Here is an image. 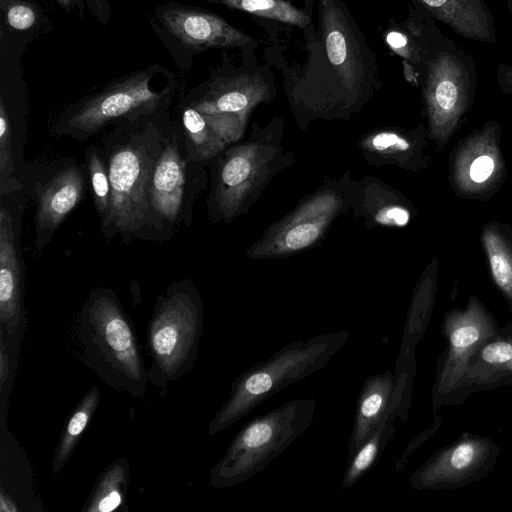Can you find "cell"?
I'll return each mask as SVG.
<instances>
[{
	"instance_id": "30",
	"label": "cell",
	"mask_w": 512,
	"mask_h": 512,
	"mask_svg": "<svg viewBox=\"0 0 512 512\" xmlns=\"http://www.w3.org/2000/svg\"><path fill=\"white\" fill-rule=\"evenodd\" d=\"M494 161L487 155L476 158L470 168V176L475 182L485 181L493 172Z\"/></svg>"
},
{
	"instance_id": "10",
	"label": "cell",
	"mask_w": 512,
	"mask_h": 512,
	"mask_svg": "<svg viewBox=\"0 0 512 512\" xmlns=\"http://www.w3.org/2000/svg\"><path fill=\"white\" fill-rule=\"evenodd\" d=\"M152 73L143 71L117 81L65 112L53 132L84 141L109 125L137 122L163 114L171 87L156 89Z\"/></svg>"
},
{
	"instance_id": "13",
	"label": "cell",
	"mask_w": 512,
	"mask_h": 512,
	"mask_svg": "<svg viewBox=\"0 0 512 512\" xmlns=\"http://www.w3.org/2000/svg\"><path fill=\"white\" fill-rule=\"evenodd\" d=\"M500 451L488 437L463 433L417 468L410 477V485L417 490L466 487L491 473Z\"/></svg>"
},
{
	"instance_id": "24",
	"label": "cell",
	"mask_w": 512,
	"mask_h": 512,
	"mask_svg": "<svg viewBox=\"0 0 512 512\" xmlns=\"http://www.w3.org/2000/svg\"><path fill=\"white\" fill-rule=\"evenodd\" d=\"M233 10L275 20L304 30L312 18L288 0H208Z\"/></svg>"
},
{
	"instance_id": "28",
	"label": "cell",
	"mask_w": 512,
	"mask_h": 512,
	"mask_svg": "<svg viewBox=\"0 0 512 512\" xmlns=\"http://www.w3.org/2000/svg\"><path fill=\"white\" fill-rule=\"evenodd\" d=\"M20 340H11L0 332V386L2 394L5 393V388L8 390L9 379L12 370V347L19 344Z\"/></svg>"
},
{
	"instance_id": "16",
	"label": "cell",
	"mask_w": 512,
	"mask_h": 512,
	"mask_svg": "<svg viewBox=\"0 0 512 512\" xmlns=\"http://www.w3.org/2000/svg\"><path fill=\"white\" fill-rule=\"evenodd\" d=\"M85 167L69 164L36 185V244L40 250L66 216L80 203L85 186Z\"/></svg>"
},
{
	"instance_id": "11",
	"label": "cell",
	"mask_w": 512,
	"mask_h": 512,
	"mask_svg": "<svg viewBox=\"0 0 512 512\" xmlns=\"http://www.w3.org/2000/svg\"><path fill=\"white\" fill-rule=\"evenodd\" d=\"M276 94L272 73L253 57L248 65L215 77L190 104L229 146L242 139L254 109Z\"/></svg>"
},
{
	"instance_id": "20",
	"label": "cell",
	"mask_w": 512,
	"mask_h": 512,
	"mask_svg": "<svg viewBox=\"0 0 512 512\" xmlns=\"http://www.w3.org/2000/svg\"><path fill=\"white\" fill-rule=\"evenodd\" d=\"M100 395L98 387L90 388L70 414L54 452L52 461L53 477L59 473L73 455L82 434L98 408Z\"/></svg>"
},
{
	"instance_id": "23",
	"label": "cell",
	"mask_w": 512,
	"mask_h": 512,
	"mask_svg": "<svg viewBox=\"0 0 512 512\" xmlns=\"http://www.w3.org/2000/svg\"><path fill=\"white\" fill-rule=\"evenodd\" d=\"M129 482V464L121 458L112 462L98 478L82 511L111 512L124 503Z\"/></svg>"
},
{
	"instance_id": "18",
	"label": "cell",
	"mask_w": 512,
	"mask_h": 512,
	"mask_svg": "<svg viewBox=\"0 0 512 512\" xmlns=\"http://www.w3.org/2000/svg\"><path fill=\"white\" fill-rule=\"evenodd\" d=\"M345 199L353 216L362 219L369 229L403 227L410 220V211L398 193L370 174L360 179L351 177Z\"/></svg>"
},
{
	"instance_id": "27",
	"label": "cell",
	"mask_w": 512,
	"mask_h": 512,
	"mask_svg": "<svg viewBox=\"0 0 512 512\" xmlns=\"http://www.w3.org/2000/svg\"><path fill=\"white\" fill-rule=\"evenodd\" d=\"M0 3L7 23L12 28L26 30L35 24V10L27 3L19 0H0Z\"/></svg>"
},
{
	"instance_id": "32",
	"label": "cell",
	"mask_w": 512,
	"mask_h": 512,
	"mask_svg": "<svg viewBox=\"0 0 512 512\" xmlns=\"http://www.w3.org/2000/svg\"><path fill=\"white\" fill-rule=\"evenodd\" d=\"M0 511L1 512H15L19 511V508L16 505V502L4 492V490H1L0 493Z\"/></svg>"
},
{
	"instance_id": "15",
	"label": "cell",
	"mask_w": 512,
	"mask_h": 512,
	"mask_svg": "<svg viewBox=\"0 0 512 512\" xmlns=\"http://www.w3.org/2000/svg\"><path fill=\"white\" fill-rule=\"evenodd\" d=\"M11 209L1 201L0 209V332L21 340L24 331L23 269Z\"/></svg>"
},
{
	"instance_id": "33",
	"label": "cell",
	"mask_w": 512,
	"mask_h": 512,
	"mask_svg": "<svg viewBox=\"0 0 512 512\" xmlns=\"http://www.w3.org/2000/svg\"><path fill=\"white\" fill-rule=\"evenodd\" d=\"M314 0H303L304 3V11L312 18L313 8H314Z\"/></svg>"
},
{
	"instance_id": "34",
	"label": "cell",
	"mask_w": 512,
	"mask_h": 512,
	"mask_svg": "<svg viewBox=\"0 0 512 512\" xmlns=\"http://www.w3.org/2000/svg\"><path fill=\"white\" fill-rule=\"evenodd\" d=\"M77 0H57L59 5L65 9L71 7Z\"/></svg>"
},
{
	"instance_id": "14",
	"label": "cell",
	"mask_w": 512,
	"mask_h": 512,
	"mask_svg": "<svg viewBox=\"0 0 512 512\" xmlns=\"http://www.w3.org/2000/svg\"><path fill=\"white\" fill-rule=\"evenodd\" d=\"M157 18L171 35L192 49L248 48L259 43L219 15L195 7L161 6Z\"/></svg>"
},
{
	"instance_id": "17",
	"label": "cell",
	"mask_w": 512,
	"mask_h": 512,
	"mask_svg": "<svg viewBox=\"0 0 512 512\" xmlns=\"http://www.w3.org/2000/svg\"><path fill=\"white\" fill-rule=\"evenodd\" d=\"M512 384V322L499 327L473 354L451 405L467 396Z\"/></svg>"
},
{
	"instance_id": "12",
	"label": "cell",
	"mask_w": 512,
	"mask_h": 512,
	"mask_svg": "<svg viewBox=\"0 0 512 512\" xmlns=\"http://www.w3.org/2000/svg\"><path fill=\"white\" fill-rule=\"evenodd\" d=\"M494 317L481 305L471 303L465 310L448 313L441 324L446 347L437 360L432 389L433 411L451 405L469 360L476 350L499 329Z\"/></svg>"
},
{
	"instance_id": "29",
	"label": "cell",
	"mask_w": 512,
	"mask_h": 512,
	"mask_svg": "<svg viewBox=\"0 0 512 512\" xmlns=\"http://www.w3.org/2000/svg\"><path fill=\"white\" fill-rule=\"evenodd\" d=\"M435 99L443 110L451 109L457 100V88L451 81L445 80L438 84L435 91Z\"/></svg>"
},
{
	"instance_id": "26",
	"label": "cell",
	"mask_w": 512,
	"mask_h": 512,
	"mask_svg": "<svg viewBox=\"0 0 512 512\" xmlns=\"http://www.w3.org/2000/svg\"><path fill=\"white\" fill-rule=\"evenodd\" d=\"M13 130L4 99H0V194L10 195L22 188L16 177Z\"/></svg>"
},
{
	"instance_id": "7",
	"label": "cell",
	"mask_w": 512,
	"mask_h": 512,
	"mask_svg": "<svg viewBox=\"0 0 512 512\" xmlns=\"http://www.w3.org/2000/svg\"><path fill=\"white\" fill-rule=\"evenodd\" d=\"M315 411L316 399H294L249 420L212 467L209 485L229 488L261 472L310 427Z\"/></svg>"
},
{
	"instance_id": "8",
	"label": "cell",
	"mask_w": 512,
	"mask_h": 512,
	"mask_svg": "<svg viewBox=\"0 0 512 512\" xmlns=\"http://www.w3.org/2000/svg\"><path fill=\"white\" fill-rule=\"evenodd\" d=\"M208 164L194 162L178 124L165 123L161 151L149 182L153 239L193 220L195 200L208 184Z\"/></svg>"
},
{
	"instance_id": "9",
	"label": "cell",
	"mask_w": 512,
	"mask_h": 512,
	"mask_svg": "<svg viewBox=\"0 0 512 512\" xmlns=\"http://www.w3.org/2000/svg\"><path fill=\"white\" fill-rule=\"evenodd\" d=\"M350 178L351 172L346 170L305 195L287 214L266 228L250 245L247 256L252 260L282 259L319 245L335 221L349 211L345 189Z\"/></svg>"
},
{
	"instance_id": "31",
	"label": "cell",
	"mask_w": 512,
	"mask_h": 512,
	"mask_svg": "<svg viewBox=\"0 0 512 512\" xmlns=\"http://www.w3.org/2000/svg\"><path fill=\"white\" fill-rule=\"evenodd\" d=\"M441 423V420L440 418L436 417L435 418V425L431 428H429L428 430L424 431L422 434L419 435L418 437V440L420 439V441H416V439H414L408 446H407V449L405 450V452L401 455V457L395 462V466H394V472L396 471H399L401 470L404 466H405V463L409 457V455L416 449V447H418L421 443H423L427 438H429L433 433L434 431H436V429L438 428V426L440 425Z\"/></svg>"
},
{
	"instance_id": "22",
	"label": "cell",
	"mask_w": 512,
	"mask_h": 512,
	"mask_svg": "<svg viewBox=\"0 0 512 512\" xmlns=\"http://www.w3.org/2000/svg\"><path fill=\"white\" fill-rule=\"evenodd\" d=\"M396 414L392 413L374 430V432L348 457V463L343 474L340 488L342 491L351 488L377 464L381 454L395 435L394 420Z\"/></svg>"
},
{
	"instance_id": "2",
	"label": "cell",
	"mask_w": 512,
	"mask_h": 512,
	"mask_svg": "<svg viewBox=\"0 0 512 512\" xmlns=\"http://www.w3.org/2000/svg\"><path fill=\"white\" fill-rule=\"evenodd\" d=\"M167 120L161 114L124 122L114 126L102 139L100 147L112 189L110 213L101 223L107 239L118 234L127 241L134 237L153 239L149 182L161 151Z\"/></svg>"
},
{
	"instance_id": "1",
	"label": "cell",
	"mask_w": 512,
	"mask_h": 512,
	"mask_svg": "<svg viewBox=\"0 0 512 512\" xmlns=\"http://www.w3.org/2000/svg\"><path fill=\"white\" fill-rule=\"evenodd\" d=\"M302 31L304 61L283 69L298 126L350 119L382 87L373 47L343 0H318L317 24Z\"/></svg>"
},
{
	"instance_id": "6",
	"label": "cell",
	"mask_w": 512,
	"mask_h": 512,
	"mask_svg": "<svg viewBox=\"0 0 512 512\" xmlns=\"http://www.w3.org/2000/svg\"><path fill=\"white\" fill-rule=\"evenodd\" d=\"M203 333V301L190 280L170 285L158 295L147 325L149 381L166 390L189 373Z\"/></svg>"
},
{
	"instance_id": "4",
	"label": "cell",
	"mask_w": 512,
	"mask_h": 512,
	"mask_svg": "<svg viewBox=\"0 0 512 512\" xmlns=\"http://www.w3.org/2000/svg\"><path fill=\"white\" fill-rule=\"evenodd\" d=\"M80 358L107 385L138 399L145 395L148 370L131 318L115 292L94 290L79 317Z\"/></svg>"
},
{
	"instance_id": "5",
	"label": "cell",
	"mask_w": 512,
	"mask_h": 512,
	"mask_svg": "<svg viewBox=\"0 0 512 512\" xmlns=\"http://www.w3.org/2000/svg\"><path fill=\"white\" fill-rule=\"evenodd\" d=\"M349 336V331L341 330L293 341L256 362L232 382L227 399L210 421L208 434L222 432L274 394L324 368Z\"/></svg>"
},
{
	"instance_id": "25",
	"label": "cell",
	"mask_w": 512,
	"mask_h": 512,
	"mask_svg": "<svg viewBox=\"0 0 512 512\" xmlns=\"http://www.w3.org/2000/svg\"><path fill=\"white\" fill-rule=\"evenodd\" d=\"M85 172L89 179L94 205L103 223L111 209L112 189L106 161L100 145H90L85 151Z\"/></svg>"
},
{
	"instance_id": "19",
	"label": "cell",
	"mask_w": 512,
	"mask_h": 512,
	"mask_svg": "<svg viewBox=\"0 0 512 512\" xmlns=\"http://www.w3.org/2000/svg\"><path fill=\"white\" fill-rule=\"evenodd\" d=\"M395 375L390 370L369 376L357 398L353 426L348 442V457L392 413L395 406ZM397 416V415H396Z\"/></svg>"
},
{
	"instance_id": "3",
	"label": "cell",
	"mask_w": 512,
	"mask_h": 512,
	"mask_svg": "<svg viewBox=\"0 0 512 512\" xmlns=\"http://www.w3.org/2000/svg\"><path fill=\"white\" fill-rule=\"evenodd\" d=\"M284 126L278 116L265 126L255 121L247 139L209 162L211 221L230 223L249 212L271 180L296 162L295 153L282 144Z\"/></svg>"
},
{
	"instance_id": "21",
	"label": "cell",
	"mask_w": 512,
	"mask_h": 512,
	"mask_svg": "<svg viewBox=\"0 0 512 512\" xmlns=\"http://www.w3.org/2000/svg\"><path fill=\"white\" fill-rule=\"evenodd\" d=\"M178 125L194 162L209 164L228 146L190 103L183 107Z\"/></svg>"
}]
</instances>
